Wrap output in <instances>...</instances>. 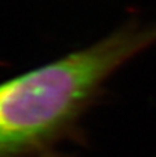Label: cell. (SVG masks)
Returning a JSON list of instances; mask_svg holds the SVG:
<instances>
[{
    "mask_svg": "<svg viewBox=\"0 0 156 157\" xmlns=\"http://www.w3.org/2000/svg\"><path fill=\"white\" fill-rule=\"evenodd\" d=\"M156 44L155 22H127L97 43L0 84V157L29 153L75 121L119 68Z\"/></svg>",
    "mask_w": 156,
    "mask_h": 157,
    "instance_id": "obj_1",
    "label": "cell"
}]
</instances>
